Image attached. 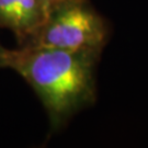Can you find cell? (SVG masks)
Returning a JSON list of instances; mask_svg holds the SVG:
<instances>
[{
  "label": "cell",
  "instance_id": "obj_1",
  "mask_svg": "<svg viewBox=\"0 0 148 148\" xmlns=\"http://www.w3.org/2000/svg\"><path fill=\"white\" fill-rule=\"evenodd\" d=\"M101 51H66L27 45L9 51L7 67L31 86L54 128L95 100V65Z\"/></svg>",
  "mask_w": 148,
  "mask_h": 148
},
{
  "label": "cell",
  "instance_id": "obj_2",
  "mask_svg": "<svg viewBox=\"0 0 148 148\" xmlns=\"http://www.w3.org/2000/svg\"><path fill=\"white\" fill-rule=\"evenodd\" d=\"M108 27L87 0H62L49 7L42 27L27 45L66 51H102Z\"/></svg>",
  "mask_w": 148,
  "mask_h": 148
},
{
  "label": "cell",
  "instance_id": "obj_3",
  "mask_svg": "<svg viewBox=\"0 0 148 148\" xmlns=\"http://www.w3.org/2000/svg\"><path fill=\"white\" fill-rule=\"evenodd\" d=\"M49 7L44 0H0V27L30 41L46 20Z\"/></svg>",
  "mask_w": 148,
  "mask_h": 148
},
{
  "label": "cell",
  "instance_id": "obj_4",
  "mask_svg": "<svg viewBox=\"0 0 148 148\" xmlns=\"http://www.w3.org/2000/svg\"><path fill=\"white\" fill-rule=\"evenodd\" d=\"M9 51L0 45V67H7V58Z\"/></svg>",
  "mask_w": 148,
  "mask_h": 148
},
{
  "label": "cell",
  "instance_id": "obj_5",
  "mask_svg": "<svg viewBox=\"0 0 148 148\" xmlns=\"http://www.w3.org/2000/svg\"><path fill=\"white\" fill-rule=\"evenodd\" d=\"M45 2H47L48 5H54V3H56V2H59V1H62V0H44Z\"/></svg>",
  "mask_w": 148,
  "mask_h": 148
}]
</instances>
